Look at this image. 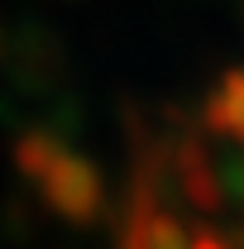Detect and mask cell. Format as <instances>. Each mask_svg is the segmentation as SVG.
I'll return each instance as SVG.
<instances>
[{
	"instance_id": "6da1fadb",
	"label": "cell",
	"mask_w": 244,
	"mask_h": 249,
	"mask_svg": "<svg viewBox=\"0 0 244 249\" xmlns=\"http://www.w3.org/2000/svg\"><path fill=\"white\" fill-rule=\"evenodd\" d=\"M34 182L43 192L48 211L62 216L67 225H96L101 211H105V182H101L96 163H87L82 154H67V149H62Z\"/></svg>"
},
{
	"instance_id": "7a4b0ae2",
	"label": "cell",
	"mask_w": 244,
	"mask_h": 249,
	"mask_svg": "<svg viewBox=\"0 0 244 249\" xmlns=\"http://www.w3.org/2000/svg\"><path fill=\"white\" fill-rule=\"evenodd\" d=\"M192 249H220V240H211V235H201V240H196Z\"/></svg>"
}]
</instances>
